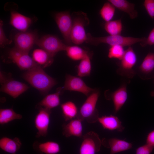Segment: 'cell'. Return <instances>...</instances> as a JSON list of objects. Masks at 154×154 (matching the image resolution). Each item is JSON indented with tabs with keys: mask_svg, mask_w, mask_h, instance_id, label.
Segmentation results:
<instances>
[{
	"mask_svg": "<svg viewBox=\"0 0 154 154\" xmlns=\"http://www.w3.org/2000/svg\"><path fill=\"white\" fill-rule=\"evenodd\" d=\"M32 20L16 11L10 13V23L13 26L21 32H25L31 25Z\"/></svg>",
	"mask_w": 154,
	"mask_h": 154,
	"instance_id": "cell-17",
	"label": "cell"
},
{
	"mask_svg": "<svg viewBox=\"0 0 154 154\" xmlns=\"http://www.w3.org/2000/svg\"><path fill=\"white\" fill-rule=\"evenodd\" d=\"M108 1L115 8L127 13L131 19L137 17L138 12L135 9V5L126 0H108Z\"/></svg>",
	"mask_w": 154,
	"mask_h": 154,
	"instance_id": "cell-22",
	"label": "cell"
},
{
	"mask_svg": "<svg viewBox=\"0 0 154 154\" xmlns=\"http://www.w3.org/2000/svg\"><path fill=\"white\" fill-rule=\"evenodd\" d=\"M140 44L143 47L147 45H154V28L150 31L148 37L145 38L143 42H140Z\"/></svg>",
	"mask_w": 154,
	"mask_h": 154,
	"instance_id": "cell-35",
	"label": "cell"
},
{
	"mask_svg": "<svg viewBox=\"0 0 154 154\" xmlns=\"http://www.w3.org/2000/svg\"><path fill=\"white\" fill-rule=\"evenodd\" d=\"M3 23L2 20L0 21V45L1 47H4L5 45L11 42L6 37L3 28Z\"/></svg>",
	"mask_w": 154,
	"mask_h": 154,
	"instance_id": "cell-33",
	"label": "cell"
},
{
	"mask_svg": "<svg viewBox=\"0 0 154 154\" xmlns=\"http://www.w3.org/2000/svg\"><path fill=\"white\" fill-rule=\"evenodd\" d=\"M23 77L32 86L43 94H46L56 84L53 78L47 74L42 68L38 65L24 73Z\"/></svg>",
	"mask_w": 154,
	"mask_h": 154,
	"instance_id": "cell-1",
	"label": "cell"
},
{
	"mask_svg": "<svg viewBox=\"0 0 154 154\" xmlns=\"http://www.w3.org/2000/svg\"><path fill=\"white\" fill-rule=\"evenodd\" d=\"M33 148L40 153L45 154H57L60 151L59 144L56 142L48 141L44 143L35 141Z\"/></svg>",
	"mask_w": 154,
	"mask_h": 154,
	"instance_id": "cell-23",
	"label": "cell"
},
{
	"mask_svg": "<svg viewBox=\"0 0 154 154\" xmlns=\"http://www.w3.org/2000/svg\"><path fill=\"white\" fill-rule=\"evenodd\" d=\"M54 18L65 42L68 45H70L72 43L70 35L72 21L69 12L64 11L57 12L55 15Z\"/></svg>",
	"mask_w": 154,
	"mask_h": 154,
	"instance_id": "cell-8",
	"label": "cell"
},
{
	"mask_svg": "<svg viewBox=\"0 0 154 154\" xmlns=\"http://www.w3.org/2000/svg\"><path fill=\"white\" fill-rule=\"evenodd\" d=\"M82 121L76 118L69 121L68 123L62 126V134L65 137H68L75 136L82 137L83 127Z\"/></svg>",
	"mask_w": 154,
	"mask_h": 154,
	"instance_id": "cell-16",
	"label": "cell"
},
{
	"mask_svg": "<svg viewBox=\"0 0 154 154\" xmlns=\"http://www.w3.org/2000/svg\"><path fill=\"white\" fill-rule=\"evenodd\" d=\"M73 15L70 39L72 43L80 45L86 42L87 40V34L85 27L89 24V20L86 13L84 12L74 13Z\"/></svg>",
	"mask_w": 154,
	"mask_h": 154,
	"instance_id": "cell-4",
	"label": "cell"
},
{
	"mask_svg": "<svg viewBox=\"0 0 154 154\" xmlns=\"http://www.w3.org/2000/svg\"><path fill=\"white\" fill-rule=\"evenodd\" d=\"M139 70L142 73L147 74L154 70V53H149L144 58L139 67Z\"/></svg>",
	"mask_w": 154,
	"mask_h": 154,
	"instance_id": "cell-29",
	"label": "cell"
},
{
	"mask_svg": "<svg viewBox=\"0 0 154 154\" xmlns=\"http://www.w3.org/2000/svg\"><path fill=\"white\" fill-rule=\"evenodd\" d=\"M28 53L20 50L15 47L9 52V57L21 70H28L38 65Z\"/></svg>",
	"mask_w": 154,
	"mask_h": 154,
	"instance_id": "cell-9",
	"label": "cell"
},
{
	"mask_svg": "<svg viewBox=\"0 0 154 154\" xmlns=\"http://www.w3.org/2000/svg\"><path fill=\"white\" fill-rule=\"evenodd\" d=\"M137 60V55L133 48L131 46H129L120 60L117 72L121 76L132 78L136 74L133 68Z\"/></svg>",
	"mask_w": 154,
	"mask_h": 154,
	"instance_id": "cell-5",
	"label": "cell"
},
{
	"mask_svg": "<svg viewBox=\"0 0 154 154\" xmlns=\"http://www.w3.org/2000/svg\"><path fill=\"white\" fill-rule=\"evenodd\" d=\"M21 145V141L17 137L12 139L3 137L0 139L1 149L5 152L10 154H16Z\"/></svg>",
	"mask_w": 154,
	"mask_h": 154,
	"instance_id": "cell-20",
	"label": "cell"
},
{
	"mask_svg": "<svg viewBox=\"0 0 154 154\" xmlns=\"http://www.w3.org/2000/svg\"><path fill=\"white\" fill-rule=\"evenodd\" d=\"M99 91L96 89L88 96L78 111L77 118L82 121L86 120L89 123L98 121L99 117L96 105L100 96Z\"/></svg>",
	"mask_w": 154,
	"mask_h": 154,
	"instance_id": "cell-3",
	"label": "cell"
},
{
	"mask_svg": "<svg viewBox=\"0 0 154 154\" xmlns=\"http://www.w3.org/2000/svg\"><path fill=\"white\" fill-rule=\"evenodd\" d=\"M143 5L150 17L154 19V0H145Z\"/></svg>",
	"mask_w": 154,
	"mask_h": 154,
	"instance_id": "cell-32",
	"label": "cell"
},
{
	"mask_svg": "<svg viewBox=\"0 0 154 154\" xmlns=\"http://www.w3.org/2000/svg\"><path fill=\"white\" fill-rule=\"evenodd\" d=\"M125 52L124 47L120 45L111 46L109 50L108 57L110 58H115L120 60Z\"/></svg>",
	"mask_w": 154,
	"mask_h": 154,
	"instance_id": "cell-31",
	"label": "cell"
},
{
	"mask_svg": "<svg viewBox=\"0 0 154 154\" xmlns=\"http://www.w3.org/2000/svg\"><path fill=\"white\" fill-rule=\"evenodd\" d=\"M151 95L152 96H154V91H152L151 93Z\"/></svg>",
	"mask_w": 154,
	"mask_h": 154,
	"instance_id": "cell-37",
	"label": "cell"
},
{
	"mask_svg": "<svg viewBox=\"0 0 154 154\" xmlns=\"http://www.w3.org/2000/svg\"><path fill=\"white\" fill-rule=\"evenodd\" d=\"M126 86L122 85L114 91L106 96V99L112 100L113 103L115 113L118 112L126 102L127 98Z\"/></svg>",
	"mask_w": 154,
	"mask_h": 154,
	"instance_id": "cell-15",
	"label": "cell"
},
{
	"mask_svg": "<svg viewBox=\"0 0 154 154\" xmlns=\"http://www.w3.org/2000/svg\"><path fill=\"white\" fill-rule=\"evenodd\" d=\"M62 90H63L62 88H58L55 93L46 95L38 104L37 107L51 110L58 106L60 104V95Z\"/></svg>",
	"mask_w": 154,
	"mask_h": 154,
	"instance_id": "cell-19",
	"label": "cell"
},
{
	"mask_svg": "<svg viewBox=\"0 0 154 154\" xmlns=\"http://www.w3.org/2000/svg\"><path fill=\"white\" fill-rule=\"evenodd\" d=\"M104 27L110 35H120L122 30L121 21L119 19L106 22Z\"/></svg>",
	"mask_w": 154,
	"mask_h": 154,
	"instance_id": "cell-28",
	"label": "cell"
},
{
	"mask_svg": "<svg viewBox=\"0 0 154 154\" xmlns=\"http://www.w3.org/2000/svg\"><path fill=\"white\" fill-rule=\"evenodd\" d=\"M60 107L62 116L66 121L77 118L78 110L76 105L72 102L68 101L62 103Z\"/></svg>",
	"mask_w": 154,
	"mask_h": 154,
	"instance_id": "cell-24",
	"label": "cell"
},
{
	"mask_svg": "<svg viewBox=\"0 0 154 154\" xmlns=\"http://www.w3.org/2000/svg\"><path fill=\"white\" fill-rule=\"evenodd\" d=\"M22 116L16 113L12 108L1 109L0 124L4 125L16 119H21Z\"/></svg>",
	"mask_w": 154,
	"mask_h": 154,
	"instance_id": "cell-26",
	"label": "cell"
},
{
	"mask_svg": "<svg viewBox=\"0 0 154 154\" xmlns=\"http://www.w3.org/2000/svg\"><path fill=\"white\" fill-rule=\"evenodd\" d=\"M115 7L110 3L107 2L104 4L100 11L102 18L106 22L112 21L115 13Z\"/></svg>",
	"mask_w": 154,
	"mask_h": 154,
	"instance_id": "cell-30",
	"label": "cell"
},
{
	"mask_svg": "<svg viewBox=\"0 0 154 154\" xmlns=\"http://www.w3.org/2000/svg\"><path fill=\"white\" fill-rule=\"evenodd\" d=\"M29 88L25 83L14 80H8L2 85L0 90L15 98L27 91Z\"/></svg>",
	"mask_w": 154,
	"mask_h": 154,
	"instance_id": "cell-13",
	"label": "cell"
},
{
	"mask_svg": "<svg viewBox=\"0 0 154 154\" xmlns=\"http://www.w3.org/2000/svg\"><path fill=\"white\" fill-rule=\"evenodd\" d=\"M145 38L126 37L121 35L96 37L92 36L89 33H87V38L86 42L95 46L104 43L109 44L110 46L120 45L123 47H129L136 43L143 42Z\"/></svg>",
	"mask_w": 154,
	"mask_h": 154,
	"instance_id": "cell-2",
	"label": "cell"
},
{
	"mask_svg": "<svg viewBox=\"0 0 154 154\" xmlns=\"http://www.w3.org/2000/svg\"><path fill=\"white\" fill-rule=\"evenodd\" d=\"M102 144L107 148H110V154H115L120 152L128 150L132 147L131 143L124 140H121L116 138L109 139L103 138Z\"/></svg>",
	"mask_w": 154,
	"mask_h": 154,
	"instance_id": "cell-14",
	"label": "cell"
},
{
	"mask_svg": "<svg viewBox=\"0 0 154 154\" xmlns=\"http://www.w3.org/2000/svg\"><path fill=\"white\" fill-rule=\"evenodd\" d=\"M65 51L67 56L74 61L81 60L90 54L87 51L76 45H67Z\"/></svg>",
	"mask_w": 154,
	"mask_h": 154,
	"instance_id": "cell-25",
	"label": "cell"
},
{
	"mask_svg": "<svg viewBox=\"0 0 154 154\" xmlns=\"http://www.w3.org/2000/svg\"><path fill=\"white\" fill-rule=\"evenodd\" d=\"M38 113L34 119V123L37 131L36 137H46L48 134L51 110L42 108H38Z\"/></svg>",
	"mask_w": 154,
	"mask_h": 154,
	"instance_id": "cell-12",
	"label": "cell"
},
{
	"mask_svg": "<svg viewBox=\"0 0 154 154\" xmlns=\"http://www.w3.org/2000/svg\"><path fill=\"white\" fill-rule=\"evenodd\" d=\"M35 44L53 57L58 52L65 51L68 45L64 44L56 36L51 35L38 38Z\"/></svg>",
	"mask_w": 154,
	"mask_h": 154,
	"instance_id": "cell-6",
	"label": "cell"
},
{
	"mask_svg": "<svg viewBox=\"0 0 154 154\" xmlns=\"http://www.w3.org/2000/svg\"><path fill=\"white\" fill-rule=\"evenodd\" d=\"M38 38L35 32H21L15 36V47L23 52L28 53Z\"/></svg>",
	"mask_w": 154,
	"mask_h": 154,
	"instance_id": "cell-10",
	"label": "cell"
},
{
	"mask_svg": "<svg viewBox=\"0 0 154 154\" xmlns=\"http://www.w3.org/2000/svg\"><path fill=\"white\" fill-rule=\"evenodd\" d=\"M102 145L98 134L93 131L87 132L82 136L79 154H96L100 150Z\"/></svg>",
	"mask_w": 154,
	"mask_h": 154,
	"instance_id": "cell-7",
	"label": "cell"
},
{
	"mask_svg": "<svg viewBox=\"0 0 154 154\" xmlns=\"http://www.w3.org/2000/svg\"><path fill=\"white\" fill-rule=\"evenodd\" d=\"M63 90H68L82 93L87 97L94 92L95 88L87 86L81 77L67 74L65 77Z\"/></svg>",
	"mask_w": 154,
	"mask_h": 154,
	"instance_id": "cell-11",
	"label": "cell"
},
{
	"mask_svg": "<svg viewBox=\"0 0 154 154\" xmlns=\"http://www.w3.org/2000/svg\"><path fill=\"white\" fill-rule=\"evenodd\" d=\"M98 121L104 129L108 130H116L121 132L125 128L119 118L112 115L99 117Z\"/></svg>",
	"mask_w": 154,
	"mask_h": 154,
	"instance_id": "cell-18",
	"label": "cell"
},
{
	"mask_svg": "<svg viewBox=\"0 0 154 154\" xmlns=\"http://www.w3.org/2000/svg\"><path fill=\"white\" fill-rule=\"evenodd\" d=\"M32 58L37 64L42 68L50 66L54 61V57L41 48L34 50Z\"/></svg>",
	"mask_w": 154,
	"mask_h": 154,
	"instance_id": "cell-21",
	"label": "cell"
},
{
	"mask_svg": "<svg viewBox=\"0 0 154 154\" xmlns=\"http://www.w3.org/2000/svg\"><path fill=\"white\" fill-rule=\"evenodd\" d=\"M91 54L81 60L77 66L78 76L80 77L89 76L91 70Z\"/></svg>",
	"mask_w": 154,
	"mask_h": 154,
	"instance_id": "cell-27",
	"label": "cell"
},
{
	"mask_svg": "<svg viewBox=\"0 0 154 154\" xmlns=\"http://www.w3.org/2000/svg\"><path fill=\"white\" fill-rule=\"evenodd\" d=\"M154 147L146 144L136 149V154H150Z\"/></svg>",
	"mask_w": 154,
	"mask_h": 154,
	"instance_id": "cell-34",
	"label": "cell"
},
{
	"mask_svg": "<svg viewBox=\"0 0 154 154\" xmlns=\"http://www.w3.org/2000/svg\"><path fill=\"white\" fill-rule=\"evenodd\" d=\"M146 141V144L154 147V130L148 134Z\"/></svg>",
	"mask_w": 154,
	"mask_h": 154,
	"instance_id": "cell-36",
	"label": "cell"
}]
</instances>
